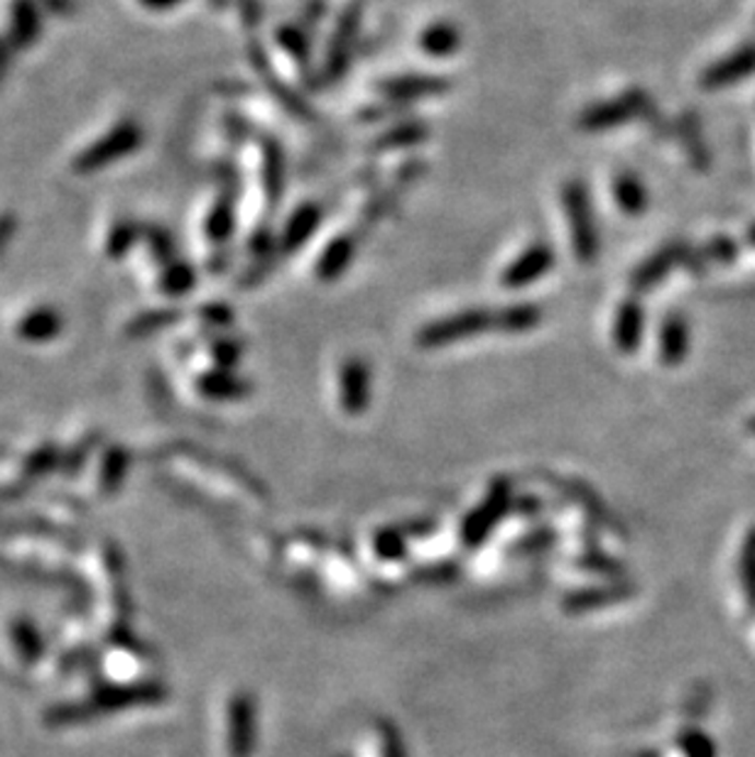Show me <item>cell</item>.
Masks as SVG:
<instances>
[{
	"label": "cell",
	"mask_w": 755,
	"mask_h": 757,
	"mask_svg": "<svg viewBox=\"0 0 755 757\" xmlns=\"http://www.w3.org/2000/svg\"><path fill=\"white\" fill-rule=\"evenodd\" d=\"M562 204L567 211L574 256L583 262H591L599 252V226L593 221V206L587 187L581 181H569L562 191Z\"/></svg>",
	"instance_id": "1"
},
{
	"label": "cell",
	"mask_w": 755,
	"mask_h": 757,
	"mask_svg": "<svg viewBox=\"0 0 755 757\" xmlns=\"http://www.w3.org/2000/svg\"><path fill=\"white\" fill-rule=\"evenodd\" d=\"M488 329H496V315H491L488 309H464L459 315L435 319L425 329H420L417 343L422 348H439L449 346V343L481 336Z\"/></svg>",
	"instance_id": "2"
},
{
	"label": "cell",
	"mask_w": 755,
	"mask_h": 757,
	"mask_svg": "<svg viewBox=\"0 0 755 757\" xmlns=\"http://www.w3.org/2000/svg\"><path fill=\"white\" fill-rule=\"evenodd\" d=\"M650 106V100L640 91H628L618 98L601 100V104H593L591 108L583 110L581 116V128L583 130H606L613 126H623L628 120L638 118L642 110Z\"/></svg>",
	"instance_id": "3"
},
{
	"label": "cell",
	"mask_w": 755,
	"mask_h": 757,
	"mask_svg": "<svg viewBox=\"0 0 755 757\" xmlns=\"http://www.w3.org/2000/svg\"><path fill=\"white\" fill-rule=\"evenodd\" d=\"M552 265H555V252H552V248L547 244H532L503 272V285L512 289L528 287L532 282L545 277Z\"/></svg>",
	"instance_id": "4"
},
{
	"label": "cell",
	"mask_w": 755,
	"mask_h": 757,
	"mask_svg": "<svg viewBox=\"0 0 755 757\" xmlns=\"http://www.w3.org/2000/svg\"><path fill=\"white\" fill-rule=\"evenodd\" d=\"M445 88H449V84L445 82V79H439V76L408 74V76L388 79L386 84H380V94H382V98L396 100V104H400V100H415V98L437 96Z\"/></svg>",
	"instance_id": "5"
},
{
	"label": "cell",
	"mask_w": 755,
	"mask_h": 757,
	"mask_svg": "<svg viewBox=\"0 0 755 757\" xmlns=\"http://www.w3.org/2000/svg\"><path fill=\"white\" fill-rule=\"evenodd\" d=\"M642 327H646V315H642L640 301H623L616 311V319H613V343L623 353H633L642 339Z\"/></svg>",
	"instance_id": "6"
},
{
	"label": "cell",
	"mask_w": 755,
	"mask_h": 757,
	"mask_svg": "<svg viewBox=\"0 0 755 757\" xmlns=\"http://www.w3.org/2000/svg\"><path fill=\"white\" fill-rule=\"evenodd\" d=\"M358 17H361L358 5H351L344 13V20H341L339 27H337L334 39H331L329 59H327V69H329L331 79H337V74H341L346 69L351 43H354V35H356V27H358Z\"/></svg>",
	"instance_id": "7"
},
{
	"label": "cell",
	"mask_w": 755,
	"mask_h": 757,
	"mask_svg": "<svg viewBox=\"0 0 755 757\" xmlns=\"http://www.w3.org/2000/svg\"><path fill=\"white\" fill-rule=\"evenodd\" d=\"M613 201L626 216H640L648 206V189L633 171H621L613 179Z\"/></svg>",
	"instance_id": "8"
},
{
	"label": "cell",
	"mask_w": 755,
	"mask_h": 757,
	"mask_svg": "<svg viewBox=\"0 0 755 757\" xmlns=\"http://www.w3.org/2000/svg\"><path fill=\"white\" fill-rule=\"evenodd\" d=\"M368 380H370V376H368V366L364 360L351 358L344 363V366H341L339 382H341V390H344L346 407L358 410V407L366 405L368 388H370Z\"/></svg>",
	"instance_id": "9"
},
{
	"label": "cell",
	"mask_w": 755,
	"mask_h": 757,
	"mask_svg": "<svg viewBox=\"0 0 755 757\" xmlns=\"http://www.w3.org/2000/svg\"><path fill=\"white\" fill-rule=\"evenodd\" d=\"M356 252V240L351 236H339L331 240V244L321 252V258L317 262V275L321 280H337L339 275H344V270L349 268V262L354 260Z\"/></svg>",
	"instance_id": "10"
},
{
	"label": "cell",
	"mask_w": 755,
	"mask_h": 757,
	"mask_svg": "<svg viewBox=\"0 0 755 757\" xmlns=\"http://www.w3.org/2000/svg\"><path fill=\"white\" fill-rule=\"evenodd\" d=\"M422 49L432 57H447L451 52H457L461 47V29L455 23H435L429 25L420 39Z\"/></svg>",
	"instance_id": "11"
},
{
	"label": "cell",
	"mask_w": 755,
	"mask_h": 757,
	"mask_svg": "<svg viewBox=\"0 0 755 757\" xmlns=\"http://www.w3.org/2000/svg\"><path fill=\"white\" fill-rule=\"evenodd\" d=\"M542 319V309L535 305H510L496 311V329L503 334H526Z\"/></svg>",
	"instance_id": "12"
},
{
	"label": "cell",
	"mask_w": 755,
	"mask_h": 757,
	"mask_svg": "<svg viewBox=\"0 0 755 757\" xmlns=\"http://www.w3.org/2000/svg\"><path fill=\"white\" fill-rule=\"evenodd\" d=\"M687 353V324L682 317L670 315L660 327V356L664 363H680Z\"/></svg>",
	"instance_id": "13"
},
{
	"label": "cell",
	"mask_w": 755,
	"mask_h": 757,
	"mask_svg": "<svg viewBox=\"0 0 755 757\" xmlns=\"http://www.w3.org/2000/svg\"><path fill=\"white\" fill-rule=\"evenodd\" d=\"M680 260V248L670 246L660 250L658 256L648 258L642 265L636 270V275H633V287L636 289H648L652 285H658V282L668 275V270L674 265V262Z\"/></svg>",
	"instance_id": "14"
},
{
	"label": "cell",
	"mask_w": 755,
	"mask_h": 757,
	"mask_svg": "<svg viewBox=\"0 0 755 757\" xmlns=\"http://www.w3.org/2000/svg\"><path fill=\"white\" fill-rule=\"evenodd\" d=\"M741 579H743V591H746L751 611L755 613V528L748 532L746 544H743Z\"/></svg>",
	"instance_id": "15"
},
{
	"label": "cell",
	"mask_w": 755,
	"mask_h": 757,
	"mask_svg": "<svg viewBox=\"0 0 755 757\" xmlns=\"http://www.w3.org/2000/svg\"><path fill=\"white\" fill-rule=\"evenodd\" d=\"M317 224H319V211L315 206L299 209L290 224V244L292 246L305 244V240L311 236V230L317 228Z\"/></svg>",
	"instance_id": "16"
},
{
	"label": "cell",
	"mask_w": 755,
	"mask_h": 757,
	"mask_svg": "<svg viewBox=\"0 0 755 757\" xmlns=\"http://www.w3.org/2000/svg\"><path fill=\"white\" fill-rule=\"evenodd\" d=\"M420 138H422V126H417V123H405V126H400V128H396V130H390L388 138L378 140V147H400V145H410V143H417Z\"/></svg>",
	"instance_id": "17"
}]
</instances>
